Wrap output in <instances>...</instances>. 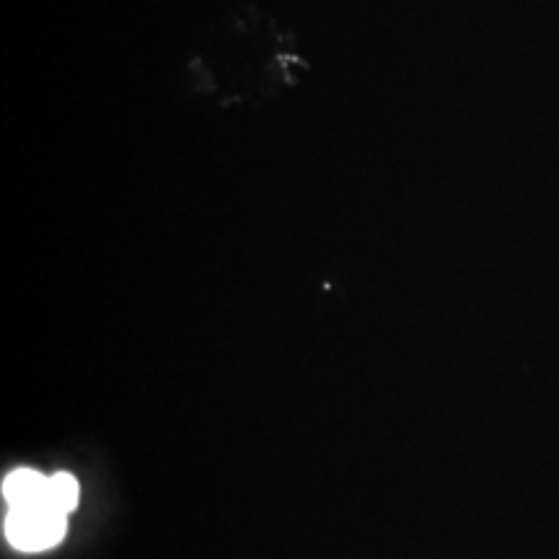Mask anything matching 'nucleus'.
<instances>
[{
    "label": "nucleus",
    "instance_id": "1",
    "mask_svg": "<svg viewBox=\"0 0 559 559\" xmlns=\"http://www.w3.org/2000/svg\"><path fill=\"white\" fill-rule=\"evenodd\" d=\"M66 523L68 515L52 508L50 502L16 508L9 510V519H5V539L21 551H45L60 544L66 536Z\"/></svg>",
    "mask_w": 559,
    "mask_h": 559
},
{
    "label": "nucleus",
    "instance_id": "2",
    "mask_svg": "<svg viewBox=\"0 0 559 559\" xmlns=\"http://www.w3.org/2000/svg\"><path fill=\"white\" fill-rule=\"evenodd\" d=\"M47 492H50V477H41L39 472L32 469L11 472L3 481V498L9 502V510L45 506L50 502Z\"/></svg>",
    "mask_w": 559,
    "mask_h": 559
},
{
    "label": "nucleus",
    "instance_id": "3",
    "mask_svg": "<svg viewBox=\"0 0 559 559\" xmlns=\"http://www.w3.org/2000/svg\"><path fill=\"white\" fill-rule=\"evenodd\" d=\"M47 498H50V506L58 508L60 513H70L75 506H79V481L75 477H70V474L60 472V474H52L50 477V492H47Z\"/></svg>",
    "mask_w": 559,
    "mask_h": 559
}]
</instances>
